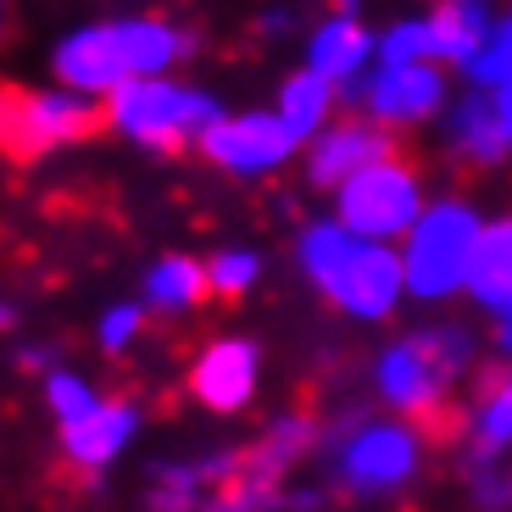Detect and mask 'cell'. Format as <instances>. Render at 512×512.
<instances>
[{
  "label": "cell",
  "instance_id": "cell-10",
  "mask_svg": "<svg viewBox=\"0 0 512 512\" xmlns=\"http://www.w3.org/2000/svg\"><path fill=\"white\" fill-rule=\"evenodd\" d=\"M451 95H457V78L446 67H373L346 95V106L401 140V134H418V128H440Z\"/></svg>",
  "mask_w": 512,
  "mask_h": 512
},
{
  "label": "cell",
  "instance_id": "cell-5",
  "mask_svg": "<svg viewBox=\"0 0 512 512\" xmlns=\"http://www.w3.org/2000/svg\"><path fill=\"white\" fill-rule=\"evenodd\" d=\"M485 206L462 190L429 195L423 218L412 234L396 245L401 251V279H407V301L418 307H451L468 290V268H474L479 234H485Z\"/></svg>",
  "mask_w": 512,
  "mask_h": 512
},
{
  "label": "cell",
  "instance_id": "cell-25",
  "mask_svg": "<svg viewBox=\"0 0 512 512\" xmlns=\"http://www.w3.org/2000/svg\"><path fill=\"white\" fill-rule=\"evenodd\" d=\"M145 323H151V312L134 301V295H123V301H106L101 312H95V351L101 357H128V351L145 340Z\"/></svg>",
  "mask_w": 512,
  "mask_h": 512
},
{
  "label": "cell",
  "instance_id": "cell-19",
  "mask_svg": "<svg viewBox=\"0 0 512 512\" xmlns=\"http://www.w3.org/2000/svg\"><path fill=\"white\" fill-rule=\"evenodd\" d=\"M462 301L474 312H485L490 323L512 318V212H490L485 218V234H479Z\"/></svg>",
  "mask_w": 512,
  "mask_h": 512
},
{
  "label": "cell",
  "instance_id": "cell-27",
  "mask_svg": "<svg viewBox=\"0 0 512 512\" xmlns=\"http://www.w3.org/2000/svg\"><path fill=\"white\" fill-rule=\"evenodd\" d=\"M462 496L474 512H512V457L462 468Z\"/></svg>",
  "mask_w": 512,
  "mask_h": 512
},
{
  "label": "cell",
  "instance_id": "cell-32",
  "mask_svg": "<svg viewBox=\"0 0 512 512\" xmlns=\"http://www.w3.org/2000/svg\"><path fill=\"white\" fill-rule=\"evenodd\" d=\"M290 23H295V12H284V6H268V12H262V28H268V34H290Z\"/></svg>",
  "mask_w": 512,
  "mask_h": 512
},
{
  "label": "cell",
  "instance_id": "cell-7",
  "mask_svg": "<svg viewBox=\"0 0 512 512\" xmlns=\"http://www.w3.org/2000/svg\"><path fill=\"white\" fill-rule=\"evenodd\" d=\"M95 128H106L101 101H84L51 78L0 90V151L17 156V162H45L56 151H73Z\"/></svg>",
  "mask_w": 512,
  "mask_h": 512
},
{
  "label": "cell",
  "instance_id": "cell-9",
  "mask_svg": "<svg viewBox=\"0 0 512 512\" xmlns=\"http://www.w3.org/2000/svg\"><path fill=\"white\" fill-rule=\"evenodd\" d=\"M206 167H218L223 179L240 184H262L279 179L290 162H301V140L279 123L273 106H240V112H223L218 123L206 128V140L195 145Z\"/></svg>",
  "mask_w": 512,
  "mask_h": 512
},
{
  "label": "cell",
  "instance_id": "cell-18",
  "mask_svg": "<svg viewBox=\"0 0 512 512\" xmlns=\"http://www.w3.org/2000/svg\"><path fill=\"white\" fill-rule=\"evenodd\" d=\"M318 446H323L318 418H312L307 407H284V412H273V418L256 429L251 446H240V457H245L251 474H268V479H284V485H290L295 468H301Z\"/></svg>",
  "mask_w": 512,
  "mask_h": 512
},
{
  "label": "cell",
  "instance_id": "cell-24",
  "mask_svg": "<svg viewBox=\"0 0 512 512\" xmlns=\"http://www.w3.org/2000/svg\"><path fill=\"white\" fill-rule=\"evenodd\" d=\"M268 273V256L256 251V245H218V251H206V290L218 295V301H245V295L262 284Z\"/></svg>",
  "mask_w": 512,
  "mask_h": 512
},
{
  "label": "cell",
  "instance_id": "cell-12",
  "mask_svg": "<svg viewBox=\"0 0 512 512\" xmlns=\"http://www.w3.org/2000/svg\"><path fill=\"white\" fill-rule=\"evenodd\" d=\"M301 67L318 78H329L334 90H357L362 78L379 67V23L368 17V6L346 0V6H329L307 23L301 34Z\"/></svg>",
  "mask_w": 512,
  "mask_h": 512
},
{
  "label": "cell",
  "instance_id": "cell-8",
  "mask_svg": "<svg viewBox=\"0 0 512 512\" xmlns=\"http://www.w3.org/2000/svg\"><path fill=\"white\" fill-rule=\"evenodd\" d=\"M429 179H423V167L412 162L407 151L390 156V162L368 167L346 190L329 195V218L340 229H351L357 240H373V245H401L412 234V223L423 218V206H429Z\"/></svg>",
  "mask_w": 512,
  "mask_h": 512
},
{
  "label": "cell",
  "instance_id": "cell-30",
  "mask_svg": "<svg viewBox=\"0 0 512 512\" xmlns=\"http://www.w3.org/2000/svg\"><path fill=\"white\" fill-rule=\"evenodd\" d=\"M23 329V301L17 295H0V340H12Z\"/></svg>",
  "mask_w": 512,
  "mask_h": 512
},
{
  "label": "cell",
  "instance_id": "cell-11",
  "mask_svg": "<svg viewBox=\"0 0 512 512\" xmlns=\"http://www.w3.org/2000/svg\"><path fill=\"white\" fill-rule=\"evenodd\" d=\"M184 390L212 418H245L262 396V340L251 334H212L184 368Z\"/></svg>",
  "mask_w": 512,
  "mask_h": 512
},
{
  "label": "cell",
  "instance_id": "cell-21",
  "mask_svg": "<svg viewBox=\"0 0 512 512\" xmlns=\"http://www.w3.org/2000/svg\"><path fill=\"white\" fill-rule=\"evenodd\" d=\"M273 112H279V123L290 128L295 140L307 145L312 134H323V128L340 117V106H346V90H334L329 78H318V73H307V67L295 62L290 73L273 84Z\"/></svg>",
  "mask_w": 512,
  "mask_h": 512
},
{
  "label": "cell",
  "instance_id": "cell-29",
  "mask_svg": "<svg viewBox=\"0 0 512 512\" xmlns=\"http://www.w3.org/2000/svg\"><path fill=\"white\" fill-rule=\"evenodd\" d=\"M12 368L17 373H34V379H45V373L56 368V351L39 346V340H12Z\"/></svg>",
  "mask_w": 512,
  "mask_h": 512
},
{
  "label": "cell",
  "instance_id": "cell-20",
  "mask_svg": "<svg viewBox=\"0 0 512 512\" xmlns=\"http://www.w3.org/2000/svg\"><path fill=\"white\" fill-rule=\"evenodd\" d=\"M457 451H462V468L512 457V368L468 401V412L457 423Z\"/></svg>",
  "mask_w": 512,
  "mask_h": 512
},
{
  "label": "cell",
  "instance_id": "cell-6",
  "mask_svg": "<svg viewBox=\"0 0 512 512\" xmlns=\"http://www.w3.org/2000/svg\"><path fill=\"white\" fill-rule=\"evenodd\" d=\"M101 112H106V128L123 145L151 151V156H179V151H195L206 140V128L218 123L229 106L206 90V84L173 73V78H140V84H128Z\"/></svg>",
  "mask_w": 512,
  "mask_h": 512
},
{
  "label": "cell",
  "instance_id": "cell-13",
  "mask_svg": "<svg viewBox=\"0 0 512 512\" xmlns=\"http://www.w3.org/2000/svg\"><path fill=\"white\" fill-rule=\"evenodd\" d=\"M440 145L451 162L496 173L512 162V84L507 90H457L440 117Z\"/></svg>",
  "mask_w": 512,
  "mask_h": 512
},
{
  "label": "cell",
  "instance_id": "cell-23",
  "mask_svg": "<svg viewBox=\"0 0 512 512\" xmlns=\"http://www.w3.org/2000/svg\"><path fill=\"white\" fill-rule=\"evenodd\" d=\"M39 401H45V412H51L56 429H67V423L90 418V412L106 401V390H101V384H95L84 368H67V362H56V368L39 379Z\"/></svg>",
  "mask_w": 512,
  "mask_h": 512
},
{
  "label": "cell",
  "instance_id": "cell-14",
  "mask_svg": "<svg viewBox=\"0 0 512 512\" xmlns=\"http://www.w3.org/2000/svg\"><path fill=\"white\" fill-rule=\"evenodd\" d=\"M390 156H401L396 134H384L379 123H368V117H357V112H340L323 134H312V140L301 145V173H307L312 190L334 195V190H346L357 173L390 162Z\"/></svg>",
  "mask_w": 512,
  "mask_h": 512
},
{
  "label": "cell",
  "instance_id": "cell-26",
  "mask_svg": "<svg viewBox=\"0 0 512 512\" xmlns=\"http://www.w3.org/2000/svg\"><path fill=\"white\" fill-rule=\"evenodd\" d=\"M284 479H268V474H251L240 457V474L218 490V496L206 501L201 512H284Z\"/></svg>",
  "mask_w": 512,
  "mask_h": 512
},
{
  "label": "cell",
  "instance_id": "cell-2",
  "mask_svg": "<svg viewBox=\"0 0 512 512\" xmlns=\"http://www.w3.org/2000/svg\"><path fill=\"white\" fill-rule=\"evenodd\" d=\"M479 368V334L457 318H435L384 340L368 362V390L379 412L401 423H435L457 401V384Z\"/></svg>",
  "mask_w": 512,
  "mask_h": 512
},
{
  "label": "cell",
  "instance_id": "cell-16",
  "mask_svg": "<svg viewBox=\"0 0 512 512\" xmlns=\"http://www.w3.org/2000/svg\"><path fill=\"white\" fill-rule=\"evenodd\" d=\"M140 429H145V407H140V401H134V396H106L90 418L56 429V451H62V462L73 468V474L101 479L106 468H117V462L134 451Z\"/></svg>",
  "mask_w": 512,
  "mask_h": 512
},
{
  "label": "cell",
  "instance_id": "cell-15",
  "mask_svg": "<svg viewBox=\"0 0 512 512\" xmlns=\"http://www.w3.org/2000/svg\"><path fill=\"white\" fill-rule=\"evenodd\" d=\"M234 474H240V446H201V451H184V457H156L145 468L140 507L145 512H201Z\"/></svg>",
  "mask_w": 512,
  "mask_h": 512
},
{
  "label": "cell",
  "instance_id": "cell-22",
  "mask_svg": "<svg viewBox=\"0 0 512 512\" xmlns=\"http://www.w3.org/2000/svg\"><path fill=\"white\" fill-rule=\"evenodd\" d=\"M512 84V12H496L474 56L457 67V90H507Z\"/></svg>",
  "mask_w": 512,
  "mask_h": 512
},
{
  "label": "cell",
  "instance_id": "cell-4",
  "mask_svg": "<svg viewBox=\"0 0 512 512\" xmlns=\"http://www.w3.org/2000/svg\"><path fill=\"white\" fill-rule=\"evenodd\" d=\"M429 474V435L390 412H346L323 440V479L346 501H396Z\"/></svg>",
  "mask_w": 512,
  "mask_h": 512
},
{
  "label": "cell",
  "instance_id": "cell-17",
  "mask_svg": "<svg viewBox=\"0 0 512 512\" xmlns=\"http://www.w3.org/2000/svg\"><path fill=\"white\" fill-rule=\"evenodd\" d=\"M151 318H190V312H201L206 301H212V290H206V256L195 251H162L156 262H145L140 273V295H134Z\"/></svg>",
  "mask_w": 512,
  "mask_h": 512
},
{
  "label": "cell",
  "instance_id": "cell-1",
  "mask_svg": "<svg viewBox=\"0 0 512 512\" xmlns=\"http://www.w3.org/2000/svg\"><path fill=\"white\" fill-rule=\"evenodd\" d=\"M201 51L190 23L167 12H112L73 23L51 39L45 51V73L51 84L84 95V101H112L117 90L140 84V78H173L190 67V56Z\"/></svg>",
  "mask_w": 512,
  "mask_h": 512
},
{
  "label": "cell",
  "instance_id": "cell-28",
  "mask_svg": "<svg viewBox=\"0 0 512 512\" xmlns=\"http://www.w3.org/2000/svg\"><path fill=\"white\" fill-rule=\"evenodd\" d=\"M334 490H329V479H307V485H295L290 479V490H284V512H329L334 507Z\"/></svg>",
  "mask_w": 512,
  "mask_h": 512
},
{
  "label": "cell",
  "instance_id": "cell-31",
  "mask_svg": "<svg viewBox=\"0 0 512 512\" xmlns=\"http://www.w3.org/2000/svg\"><path fill=\"white\" fill-rule=\"evenodd\" d=\"M490 351H496L501 362L512 368V318H501V323H490Z\"/></svg>",
  "mask_w": 512,
  "mask_h": 512
},
{
  "label": "cell",
  "instance_id": "cell-33",
  "mask_svg": "<svg viewBox=\"0 0 512 512\" xmlns=\"http://www.w3.org/2000/svg\"><path fill=\"white\" fill-rule=\"evenodd\" d=\"M0 39H6V6H0Z\"/></svg>",
  "mask_w": 512,
  "mask_h": 512
},
{
  "label": "cell",
  "instance_id": "cell-3",
  "mask_svg": "<svg viewBox=\"0 0 512 512\" xmlns=\"http://www.w3.org/2000/svg\"><path fill=\"white\" fill-rule=\"evenodd\" d=\"M290 251H295V273H301L340 318L362 323V329L390 323L401 312V301H407V279H401L396 245L357 240V234L340 229L329 212L301 223Z\"/></svg>",
  "mask_w": 512,
  "mask_h": 512
}]
</instances>
